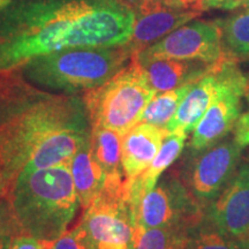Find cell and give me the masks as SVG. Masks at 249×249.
I'll list each match as a JSON object with an SVG mask.
<instances>
[{
    "label": "cell",
    "instance_id": "6da1fadb",
    "mask_svg": "<svg viewBox=\"0 0 249 249\" xmlns=\"http://www.w3.org/2000/svg\"><path fill=\"white\" fill-rule=\"evenodd\" d=\"M135 18L133 0H12L0 9V77L62 50L127 44Z\"/></svg>",
    "mask_w": 249,
    "mask_h": 249
},
{
    "label": "cell",
    "instance_id": "7a4b0ae2",
    "mask_svg": "<svg viewBox=\"0 0 249 249\" xmlns=\"http://www.w3.org/2000/svg\"><path fill=\"white\" fill-rule=\"evenodd\" d=\"M88 127L91 124L83 97L39 89L18 71L0 77V169L6 195L46 139L62 130Z\"/></svg>",
    "mask_w": 249,
    "mask_h": 249
},
{
    "label": "cell",
    "instance_id": "3957f363",
    "mask_svg": "<svg viewBox=\"0 0 249 249\" xmlns=\"http://www.w3.org/2000/svg\"><path fill=\"white\" fill-rule=\"evenodd\" d=\"M6 196L23 234L49 242L66 233L80 205L71 164L21 171Z\"/></svg>",
    "mask_w": 249,
    "mask_h": 249
},
{
    "label": "cell",
    "instance_id": "277c9868",
    "mask_svg": "<svg viewBox=\"0 0 249 249\" xmlns=\"http://www.w3.org/2000/svg\"><path fill=\"white\" fill-rule=\"evenodd\" d=\"M133 55L127 44L68 49L31 59L17 71L39 89L76 95L104 85L129 64Z\"/></svg>",
    "mask_w": 249,
    "mask_h": 249
},
{
    "label": "cell",
    "instance_id": "5b68a950",
    "mask_svg": "<svg viewBox=\"0 0 249 249\" xmlns=\"http://www.w3.org/2000/svg\"><path fill=\"white\" fill-rule=\"evenodd\" d=\"M156 92L149 86L142 67L132 60L117 75L83 96L91 127L128 133L141 120Z\"/></svg>",
    "mask_w": 249,
    "mask_h": 249
},
{
    "label": "cell",
    "instance_id": "8992f818",
    "mask_svg": "<svg viewBox=\"0 0 249 249\" xmlns=\"http://www.w3.org/2000/svg\"><path fill=\"white\" fill-rule=\"evenodd\" d=\"M80 224L91 249H135L139 226L126 180L105 183L98 197L85 209Z\"/></svg>",
    "mask_w": 249,
    "mask_h": 249
},
{
    "label": "cell",
    "instance_id": "52a82bcc",
    "mask_svg": "<svg viewBox=\"0 0 249 249\" xmlns=\"http://www.w3.org/2000/svg\"><path fill=\"white\" fill-rule=\"evenodd\" d=\"M204 217L205 210L183 180L171 173L156 183L140 202L136 222L142 229L173 226L191 230Z\"/></svg>",
    "mask_w": 249,
    "mask_h": 249
},
{
    "label": "cell",
    "instance_id": "ba28073f",
    "mask_svg": "<svg viewBox=\"0 0 249 249\" xmlns=\"http://www.w3.org/2000/svg\"><path fill=\"white\" fill-rule=\"evenodd\" d=\"M242 149L234 139H223L202 150H192L182 180L204 210L231 181L239 169Z\"/></svg>",
    "mask_w": 249,
    "mask_h": 249
},
{
    "label": "cell",
    "instance_id": "9c48e42d",
    "mask_svg": "<svg viewBox=\"0 0 249 249\" xmlns=\"http://www.w3.org/2000/svg\"><path fill=\"white\" fill-rule=\"evenodd\" d=\"M134 55L140 60L169 58L207 64L227 57L218 21H191Z\"/></svg>",
    "mask_w": 249,
    "mask_h": 249
},
{
    "label": "cell",
    "instance_id": "30bf717a",
    "mask_svg": "<svg viewBox=\"0 0 249 249\" xmlns=\"http://www.w3.org/2000/svg\"><path fill=\"white\" fill-rule=\"evenodd\" d=\"M245 77L238 61L229 57L222 59L201 79L193 83L189 91L180 103L176 114L166 126L169 133H191L200 123L213 102L226 87Z\"/></svg>",
    "mask_w": 249,
    "mask_h": 249
},
{
    "label": "cell",
    "instance_id": "8fae6325",
    "mask_svg": "<svg viewBox=\"0 0 249 249\" xmlns=\"http://www.w3.org/2000/svg\"><path fill=\"white\" fill-rule=\"evenodd\" d=\"M135 24L127 45L134 54L150 46L183 24L200 17L202 11L161 0H133Z\"/></svg>",
    "mask_w": 249,
    "mask_h": 249
},
{
    "label": "cell",
    "instance_id": "7c38bea8",
    "mask_svg": "<svg viewBox=\"0 0 249 249\" xmlns=\"http://www.w3.org/2000/svg\"><path fill=\"white\" fill-rule=\"evenodd\" d=\"M205 218L235 240L249 238V163L239 166L222 194L207 208Z\"/></svg>",
    "mask_w": 249,
    "mask_h": 249
},
{
    "label": "cell",
    "instance_id": "4fadbf2b",
    "mask_svg": "<svg viewBox=\"0 0 249 249\" xmlns=\"http://www.w3.org/2000/svg\"><path fill=\"white\" fill-rule=\"evenodd\" d=\"M247 76L226 87L213 102L193 130L189 150H202L225 139L241 117V101L246 96Z\"/></svg>",
    "mask_w": 249,
    "mask_h": 249
},
{
    "label": "cell",
    "instance_id": "5bb4252c",
    "mask_svg": "<svg viewBox=\"0 0 249 249\" xmlns=\"http://www.w3.org/2000/svg\"><path fill=\"white\" fill-rule=\"evenodd\" d=\"M165 128L139 123L123 138V169L126 179L133 180L148 169L160 152L165 136Z\"/></svg>",
    "mask_w": 249,
    "mask_h": 249
},
{
    "label": "cell",
    "instance_id": "9a60e30c",
    "mask_svg": "<svg viewBox=\"0 0 249 249\" xmlns=\"http://www.w3.org/2000/svg\"><path fill=\"white\" fill-rule=\"evenodd\" d=\"M135 57V55H134ZM145 79L156 93L170 91L179 87L195 82L205 75L213 66L197 60H179V59H148L140 60Z\"/></svg>",
    "mask_w": 249,
    "mask_h": 249
},
{
    "label": "cell",
    "instance_id": "2e32d148",
    "mask_svg": "<svg viewBox=\"0 0 249 249\" xmlns=\"http://www.w3.org/2000/svg\"><path fill=\"white\" fill-rule=\"evenodd\" d=\"M91 136V127L71 128L55 133L46 139L31 155L24 172L50 169L61 164H71L81 145Z\"/></svg>",
    "mask_w": 249,
    "mask_h": 249
},
{
    "label": "cell",
    "instance_id": "e0dca14e",
    "mask_svg": "<svg viewBox=\"0 0 249 249\" xmlns=\"http://www.w3.org/2000/svg\"><path fill=\"white\" fill-rule=\"evenodd\" d=\"M188 134L185 132H172L165 136L163 144L152 163L147 170L138 178L128 180L126 179L128 186V195L132 203L134 213H138L140 202L158 182L160 176L165 172L174 161L178 160L185 147Z\"/></svg>",
    "mask_w": 249,
    "mask_h": 249
},
{
    "label": "cell",
    "instance_id": "ac0fdd59",
    "mask_svg": "<svg viewBox=\"0 0 249 249\" xmlns=\"http://www.w3.org/2000/svg\"><path fill=\"white\" fill-rule=\"evenodd\" d=\"M71 173L80 205L87 209L103 192L107 182L105 172L92 155L91 136L71 160Z\"/></svg>",
    "mask_w": 249,
    "mask_h": 249
},
{
    "label": "cell",
    "instance_id": "d6986e66",
    "mask_svg": "<svg viewBox=\"0 0 249 249\" xmlns=\"http://www.w3.org/2000/svg\"><path fill=\"white\" fill-rule=\"evenodd\" d=\"M123 138L116 130L91 127V151L107 176L105 183H119L126 180L121 160Z\"/></svg>",
    "mask_w": 249,
    "mask_h": 249
},
{
    "label": "cell",
    "instance_id": "ffe728a7",
    "mask_svg": "<svg viewBox=\"0 0 249 249\" xmlns=\"http://www.w3.org/2000/svg\"><path fill=\"white\" fill-rule=\"evenodd\" d=\"M226 54L234 60H249V7L218 20Z\"/></svg>",
    "mask_w": 249,
    "mask_h": 249
},
{
    "label": "cell",
    "instance_id": "44dd1931",
    "mask_svg": "<svg viewBox=\"0 0 249 249\" xmlns=\"http://www.w3.org/2000/svg\"><path fill=\"white\" fill-rule=\"evenodd\" d=\"M193 83L179 87L170 91L156 93L143 112L140 123L150 124L156 127L166 129V126L172 120L180 103L182 102L186 93L189 91Z\"/></svg>",
    "mask_w": 249,
    "mask_h": 249
},
{
    "label": "cell",
    "instance_id": "7402d4cb",
    "mask_svg": "<svg viewBox=\"0 0 249 249\" xmlns=\"http://www.w3.org/2000/svg\"><path fill=\"white\" fill-rule=\"evenodd\" d=\"M189 230L181 227H139L135 249H185Z\"/></svg>",
    "mask_w": 249,
    "mask_h": 249
},
{
    "label": "cell",
    "instance_id": "603a6c76",
    "mask_svg": "<svg viewBox=\"0 0 249 249\" xmlns=\"http://www.w3.org/2000/svg\"><path fill=\"white\" fill-rule=\"evenodd\" d=\"M186 249H241L240 242L218 230L210 220H203L188 231Z\"/></svg>",
    "mask_w": 249,
    "mask_h": 249
},
{
    "label": "cell",
    "instance_id": "cb8c5ba5",
    "mask_svg": "<svg viewBox=\"0 0 249 249\" xmlns=\"http://www.w3.org/2000/svg\"><path fill=\"white\" fill-rule=\"evenodd\" d=\"M23 234L7 196L0 197V249H9L17 236Z\"/></svg>",
    "mask_w": 249,
    "mask_h": 249
},
{
    "label": "cell",
    "instance_id": "d4e9b609",
    "mask_svg": "<svg viewBox=\"0 0 249 249\" xmlns=\"http://www.w3.org/2000/svg\"><path fill=\"white\" fill-rule=\"evenodd\" d=\"M51 249H91L83 227L79 224L70 232L62 234L52 245Z\"/></svg>",
    "mask_w": 249,
    "mask_h": 249
},
{
    "label": "cell",
    "instance_id": "484cf974",
    "mask_svg": "<svg viewBox=\"0 0 249 249\" xmlns=\"http://www.w3.org/2000/svg\"><path fill=\"white\" fill-rule=\"evenodd\" d=\"M52 245L53 242L43 241L34 236L21 234L14 239L9 249H51Z\"/></svg>",
    "mask_w": 249,
    "mask_h": 249
},
{
    "label": "cell",
    "instance_id": "4316f807",
    "mask_svg": "<svg viewBox=\"0 0 249 249\" xmlns=\"http://www.w3.org/2000/svg\"><path fill=\"white\" fill-rule=\"evenodd\" d=\"M233 139L241 148L249 145V111L241 114V117L239 118L234 127Z\"/></svg>",
    "mask_w": 249,
    "mask_h": 249
},
{
    "label": "cell",
    "instance_id": "83f0119b",
    "mask_svg": "<svg viewBox=\"0 0 249 249\" xmlns=\"http://www.w3.org/2000/svg\"><path fill=\"white\" fill-rule=\"evenodd\" d=\"M202 7L203 9L246 8L249 7V0H202Z\"/></svg>",
    "mask_w": 249,
    "mask_h": 249
},
{
    "label": "cell",
    "instance_id": "f1b7e54d",
    "mask_svg": "<svg viewBox=\"0 0 249 249\" xmlns=\"http://www.w3.org/2000/svg\"><path fill=\"white\" fill-rule=\"evenodd\" d=\"M182 2L189 7L200 9V11H203V7H202V0H182Z\"/></svg>",
    "mask_w": 249,
    "mask_h": 249
},
{
    "label": "cell",
    "instance_id": "f546056e",
    "mask_svg": "<svg viewBox=\"0 0 249 249\" xmlns=\"http://www.w3.org/2000/svg\"><path fill=\"white\" fill-rule=\"evenodd\" d=\"M2 196H6V185L1 169H0V197H2Z\"/></svg>",
    "mask_w": 249,
    "mask_h": 249
},
{
    "label": "cell",
    "instance_id": "4dcf8cb0",
    "mask_svg": "<svg viewBox=\"0 0 249 249\" xmlns=\"http://www.w3.org/2000/svg\"><path fill=\"white\" fill-rule=\"evenodd\" d=\"M240 248L241 249H249V238L245 239V240H240Z\"/></svg>",
    "mask_w": 249,
    "mask_h": 249
},
{
    "label": "cell",
    "instance_id": "1f68e13d",
    "mask_svg": "<svg viewBox=\"0 0 249 249\" xmlns=\"http://www.w3.org/2000/svg\"><path fill=\"white\" fill-rule=\"evenodd\" d=\"M161 1H165V2H170V4H177V5H183V6H187L182 2V0H161ZM189 7V6H188ZM193 8V7H192Z\"/></svg>",
    "mask_w": 249,
    "mask_h": 249
},
{
    "label": "cell",
    "instance_id": "d6a6232c",
    "mask_svg": "<svg viewBox=\"0 0 249 249\" xmlns=\"http://www.w3.org/2000/svg\"><path fill=\"white\" fill-rule=\"evenodd\" d=\"M12 2V0H0V9L5 8L6 6H8Z\"/></svg>",
    "mask_w": 249,
    "mask_h": 249
},
{
    "label": "cell",
    "instance_id": "836d02e7",
    "mask_svg": "<svg viewBox=\"0 0 249 249\" xmlns=\"http://www.w3.org/2000/svg\"><path fill=\"white\" fill-rule=\"evenodd\" d=\"M246 98L249 102V76H247V88H246Z\"/></svg>",
    "mask_w": 249,
    "mask_h": 249
},
{
    "label": "cell",
    "instance_id": "e575fe53",
    "mask_svg": "<svg viewBox=\"0 0 249 249\" xmlns=\"http://www.w3.org/2000/svg\"><path fill=\"white\" fill-rule=\"evenodd\" d=\"M185 249H186V247H185Z\"/></svg>",
    "mask_w": 249,
    "mask_h": 249
}]
</instances>
